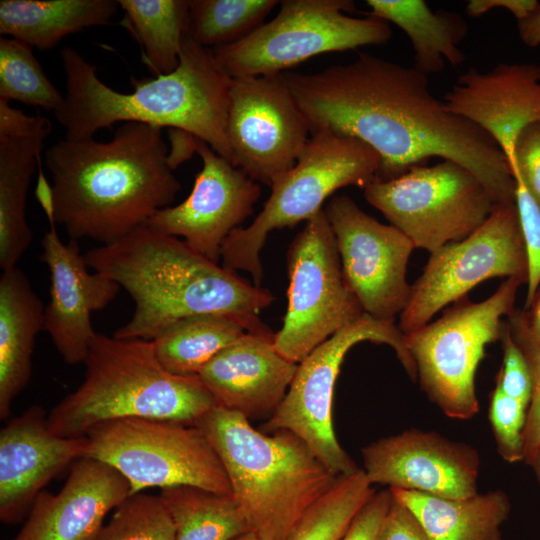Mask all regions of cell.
<instances>
[{
  "label": "cell",
  "instance_id": "33",
  "mask_svg": "<svg viewBox=\"0 0 540 540\" xmlns=\"http://www.w3.org/2000/svg\"><path fill=\"white\" fill-rule=\"evenodd\" d=\"M362 468L337 476L331 488L307 511L289 540H340L375 494Z\"/></svg>",
  "mask_w": 540,
  "mask_h": 540
},
{
  "label": "cell",
  "instance_id": "40",
  "mask_svg": "<svg viewBox=\"0 0 540 540\" xmlns=\"http://www.w3.org/2000/svg\"><path fill=\"white\" fill-rule=\"evenodd\" d=\"M510 169L515 181L525 187L540 208V120L519 132Z\"/></svg>",
  "mask_w": 540,
  "mask_h": 540
},
{
  "label": "cell",
  "instance_id": "26",
  "mask_svg": "<svg viewBox=\"0 0 540 540\" xmlns=\"http://www.w3.org/2000/svg\"><path fill=\"white\" fill-rule=\"evenodd\" d=\"M115 0H1L0 34L49 50L66 36L110 23Z\"/></svg>",
  "mask_w": 540,
  "mask_h": 540
},
{
  "label": "cell",
  "instance_id": "11",
  "mask_svg": "<svg viewBox=\"0 0 540 540\" xmlns=\"http://www.w3.org/2000/svg\"><path fill=\"white\" fill-rule=\"evenodd\" d=\"M364 341L390 346L409 377L417 380L416 366L406 347L404 333L393 321L377 320L364 313L298 363L282 403L260 428L266 433L286 430L295 434L335 476L358 469L337 440L332 406L334 387L344 358L354 345Z\"/></svg>",
  "mask_w": 540,
  "mask_h": 540
},
{
  "label": "cell",
  "instance_id": "36",
  "mask_svg": "<svg viewBox=\"0 0 540 540\" xmlns=\"http://www.w3.org/2000/svg\"><path fill=\"white\" fill-rule=\"evenodd\" d=\"M506 321L532 376V398L524 430V462L531 465L540 451V346L529 329L524 309L514 308Z\"/></svg>",
  "mask_w": 540,
  "mask_h": 540
},
{
  "label": "cell",
  "instance_id": "24",
  "mask_svg": "<svg viewBox=\"0 0 540 540\" xmlns=\"http://www.w3.org/2000/svg\"><path fill=\"white\" fill-rule=\"evenodd\" d=\"M45 307L18 267L0 277V418L31 377L35 338L44 326Z\"/></svg>",
  "mask_w": 540,
  "mask_h": 540
},
{
  "label": "cell",
  "instance_id": "16",
  "mask_svg": "<svg viewBox=\"0 0 540 540\" xmlns=\"http://www.w3.org/2000/svg\"><path fill=\"white\" fill-rule=\"evenodd\" d=\"M335 235L344 277L364 313L395 321L410 298L406 280L413 242L399 229L380 223L347 195L324 209Z\"/></svg>",
  "mask_w": 540,
  "mask_h": 540
},
{
  "label": "cell",
  "instance_id": "45",
  "mask_svg": "<svg viewBox=\"0 0 540 540\" xmlns=\"http://www.w3.org/2000/svg\"><path fill=\"white\" fill-rule=\"evenodd\" d=\"M529 329L540 346V287L528 310H525Z\"/></svg>",
  "mask_w": 540,
  "mask_h": 540
},
{
  "label": "cell",
  "instance_id": "10",
  "mask_svg": "<svg viewBox=\"0 0 540 540\" xmlns=\"http://www.w3.org/2000/svg\"><path fill=\"white\" fill-rule=\"evenodd\" d=\"M85 437L83 457L117 469L128 480L131 495L177 485L231 495L224 466L196 425L124 418L100 423Z\"/></svg>",
  "mask_w": 540,
  "mask_h": 540
},
{
  "label": "cell",
  "instance_id": "18",
  "mask_svg": "<svg viewBox=\"0 0 540 540\" xmlns=\"http://www.w3.org/2000/svg\"><path fill=\"white\" fill-rule=\"evenodd\" d=\"M361 453L372 485L454 499L478 493V451L439 433L405 430L370 443Z\"/></svg>",
  "mask_w": 540,
  "mask_h": 540
},
{
  "label": "cell",
  "instance_id": "22",
  "mask_svg": "<svg viewBox=\"0 0 540 540\" xmlns=\"http://www.w3.org/2000/svg\"><path fill=\"white\" fill-rule=\"evenodd\" d=\"M443 101L452 112L485 131L510 167L519 132L540 120V65L500 63L487 72L470 68Z\"/></svg>",
  "mask_w": 540,
  "mask_h": 540
},
{
  "label": "cell",
  "instance_id": "1",
  "mask_svg": "<svg viewBox=\"0 0 540 540\" xmlns=\"http://www.w3.org/2000/svg\"><path fill=\"white\" fill-rule=\"evenodd\" d=\"M283 75L311 133L354 137L376 152V179H395L441 157L466 167L496 205L515 203L516 181L498 144L436 98L414 66L358 53L348 64Z\"/></svg>",
  "mask_w": 540,
  "mask_h": 540
},
{
  "label": "cell",
  "instance_id": "42",
  "mask_svg": "<svg viewBox=\"0 0 540 540\" xmlns=\"http://www.w3.org/2000/svg\"><path fill=\"white\" fill-rule=\"evenodd\" d=\"M393 496V494H392ZM377 540H432L417 517L393 496Z\"/></svg>",
  "mask_w": 540,
  "mask_h": 540
},
{
  "label": "cell",
  "instance_id": "21",
  "mask_svg": "<svg viewBox=\"0 0 540 540\" xmlns=\"http://www.w3.org/2000/svg\"><path fill=\"white\" fill-rule=\"evenodd\" d=\"M130 495L131 486L117 469L81 457L58 493H39L13 540H97L106 515Z\"/></svg>",
  "mask_w": 540,
  "mask_h": 540
},
{
  "label": "cell",
  "instance_id": "20",
  "mask_svg": "<svg viewBox=\"0 0 540 540\" xmlns=\"http://www.w3.org/2000/svg\"><path fill=\"white\" fill-rule=\"evenodd\" d=\"M86 437L52 433L48 414L33 405L0 431V519L21 520L43 488L63 469L83 457Z\"/></svg>",
  "mask_w": 540,
  "mask_h": 540
},
{
  "label": "cell",
  "instance_id": "34",
  "mask_svg": "<svg viewBox=\"0 0 540 540\" xmlns=\"http://www.w3.org/2000/svg\"><path fill=\"white\" fill-rule=\"evenodd\" d=\"M0 100L21 102L58 111L63 95L49 80L29 45L11 37H0Z\"/></svg>",
  "mask_w": 540,
  "mask_h": 540
},
{
  "label": "cell",
  "instance_id": "35",
  "mask_svg": "<svg viewBox=\"0 0 540 540\" xmlns=\"http://www.w3.org/2000/svg\"><path fill=\"white\" fill-rule=\"evenodd\" d=\"M97 540H175V529L160 497L139 492L115 509Z\"/></svg>",
  "mask_w": 540,
  "mask_h": 540
},
{
  "label": "cell",
  "instance_id": "8",
  "mask_svg": "<svg viewBox=\"0 0 540 540\" xmlns=\"http://www.w3.org/2000/svg\"><path fill=\"white\" fill-rule=\"evenodd\" d=\"M523 284L506 278L489 298L471 302L466 296L440 318L404 334L422 390L447 417L466 420L479 411L477 368L486 346L500 341L503 317L514 310Z\"/></svg>",
  "mask_w": 540,
  "mask_h": 540
},
{
  "label": "cell",
  "instance_id": "41",
  "mask_svg": "<svg viewBox=\"0 0 540 540\" xmlns=\"http://www.w3.org/2000/svg\"><path fill=\"white\" fill-rule=\"evenodd\" d=\"M392 499L393 496L389 488L375 492L356 515L340 540H377L381 524Z\"/></svg>",
  "mask_w": 540,
  "mask_h": 540
},
{
  "label": "cell",
  "instance_id": "4",
  "mask_svg": "<svg viewBox=\"0 0 540 540\" xmlns=\"http://www.w3.org/2000/svg\"><path fill=\"white\" fill-rule=\"evenodd\" d=\"M65 103L54 113L65 138H93L103 128L125 122L170 127L207 143L233 165L227 136L232 78L213 50L183 42L180 61L171 73L147 80L132 79L133 91L112 89L97 76V68L78 51H61Z\"/></svg>",
  "mask_w": 540,
  "mask_h": 540
},
{
  "label": "cell",
  "instance_id": "43",
  "mask_svg": "<svg viewBox=\"0 0 540 540\" xmlns=\"http://www.w3.org/2000/svg\"><path fill=\"white\" fill-rule=\"evenodd\" d=\"M539 4L537 0H471L466 5V13L479 17L494 8H505L519 21L533 12Z\"/></svg>",
  "mask_w": 540,
  "mask_h": 540
},
{
  "label": "cell",
  "instance_id": "13",
  "mask_svg": "<svg viewBox=\"0 0 540 540\" xmlns=\"http://www.w3.org/2000/svg\"><path fill=\"white\" fill-rule=\"evenodd\" d=\"M288 305L276 349L300 363L364 311L346 282L334 232L324 209L306 221L287 252Z\"/></svg>",
  "mask_w": 540,
  "mask_h": 540
},
{
  "label": "cell",
  "instance_id": "32",
  "mask_svg": "<svg viewBox=\"0 0 540 540\" xmlns=\"http://www.w3.org/2000/svg\"><path fill=\"white\" fill-rule=\"evenodd\" d=\"M276 0H189V34L215 50L241 41L265 23Z\"/></svg>",
  "mask_w": 540,
  "mask_h": 540
},
{
  "label": "cell",
  "instance_id": "37",
  "mask_svg": "<svg viewBox=\"0 0 540 540\" xmlns=\"http://www.w3.org/2000/svg\"><path fill=\"white\" fill-rule=\"evenodd\" d=\"M529 406L495 387L491 394L489 420L497 450L508 463L524 461V430Z\"/></svg>",
  "mask_w": 540,
  "mask_h": 540
},
{
  "label": "cell",
  "instance_id": "28",
  "mask_svg": "<svg viewBox=\"0 0 540 540\" xmlns=\"http://www.w3.org/2000/svg\"><path fill=\"white\" fill-rule=\"evenodd\" d=\"M366 15L401 28L410 38L415 55L414 67L425 75L441 72L445 60L459 66L465 55L459 48L468 24L463 17L446 10L433 11L423 0H367Z\"/></svg>",
  "mask_w": 540,
  "mask_h": 540
},
{
  "label": "cell",
  "instance_id": "46",
  "mask_svg": "<svg viewBox=\"0 0 540 540\" xmlns=\"http://www.w3.org/2000/svg\"><path fill=\"white\" fill-rule=\"evenodd\" d=\"M530 466L533 468L536 479L540 485V451L537 453L534 461Z\"/></svg>",
  "mask_w": 540,
  "mask_h": 540
},
{
  "label": "cell",
  "instance_id": "25",
  "mask_svg": "<svg viewBox=\"0 0 540 540\" xmlns=\"http://www.w3.org/2000/svg\"><path fill=\"white\" fill-rule=\"evenodd\" d=\"M50 120L22 134H0V267H16L32 242L26 202L32 176L41 163Z\"/></svg>",
  "mask_w": 540,
  "mask_h": 540
},
{
  "label": "cell",
  "instance_id": "27",
  "mask_svg": "<svg viewBox=\"0 0 540 540\" xmlns=\"http://www.w3.org/2000/svg\"><path fill=\"white\" fill-rule=\"evenodd\" d=\"M419 520L432 540H502L511 503L501 490L467 498H444L389 488Z\"/></svg>",
  "mask_w": 540,
  "mask_h": 540
},
{
  "label": "cell",
  "instance_id": "38",
  "mask_svg": "<svg viewBox=\"0 0 540 540\" xmlns=\"http://www.w3.org/2000/svg\"><path fill=\"white\" fill-rule=\"evenodd\" d=\"M515 203L528 261L527 293L523 308L528 310L540 287V208L518 181H516Z\"/></svg>",
  "mask_w": 540,
  "mask_h": 540
},
{
  "label": "cell",
  "instance_id": "14",
  "mask_svg": "<svg viewBox=\"0 0 540 540\" xmlns=\"http://www.w3.org/2000/svg\"><path fill=\"white\" fill-rule=\"evenodd\" d=\"M495 277L518 278L527 284L528 261L516 203L496 205L471 235L431 253L411 285L399 329L406 334L428 324L445 306Z\"/></svg>",
  "mask_w": 540,
  "mask_h": 540
},
{
  "label": "cell",
  "instance_id": "44",
  "mask_svg": "<svg viewBox=\"0 0 540 540\" xmlns=\"http://www.w3.org/2000/svg\"><path fill=\"white\" fill-rule=\"evenodd\" d=\"M518 34L526 46L540 45V4L527 17L518 21Z\"/></svg>",
  "mask_w": 540,
  "mask_h": 540
},
{
  "label": "cell",
  "instance_id": "31",
  "mask_svg": "<svg viewBox=\"0 0 540 540\" xmlns=\"http://www.w3.org/2000/svg\"><path fill=\"white\" fill-rule=\"evenodd\" d=\"M175 529V540H235L251 531L232 495L199 487L162 488L159 495Z\"/></svg>",
  "mask_w": 540,
  "mask_h": 540
},
{
  "label": "cell",
  "instance_id": "30",
  "mask_svg": "<svg viewBox=\"0 0 540 540\" xmlns=\"http://www.w3.org/2000/svg\"><path fill=\"white\" fill-rule=\"evenodd\" d=\"M123 25L142 48V61L154 76L171 73L179 65L189 34L187 0H118Z\"/></svg>",
  "mask_w": 540,
  "mask_h": 540
},
{
  "label": "cell",
  "instance_id": "19",
  "mask_svg": "<svg viewBox=\"0 0 540 540\" xmlns=\"http://www.w3.org/2000/svg\"><path fill=\"white\" fill-rule=\"evenodd\" d=\"M50 229L41 240L40 259L50 274L49 301L44 326L65 363H84L96 332L91 314L104 309L118 294L120 285L111 278L90 272L79 241L63 243L56 231L55 218H48Z\"/></svg>",
  "mask_w": 540,
  "mask_h": 540
},
{
  "label": "cell",
  "instance_id": "17",
  "mask_svg": "<svg viewBox=\"0 0 540 540\" xmlns=\"http://www.w3.org/2000/svg\"><path fill=\"white\" fill-rule=\"evenodd\" d=\"M194 150L202 168L188 197L158 210L143 226L181 236L191 249L219 263L224 241L252 214L261 187L204 141L194 138Z\"/></svg>",
  "mask_w": 540,
  "mask_h": 540
},
{
  "label": "cell",
  "instance_id": "2",
  "mask_svg": "<svg viewBox=\"0 0 540 540\" xmlns=\"http://www.w3.org/2000/svg\"><path fill=\"white\" fill-rule=\"evenodd\" d=\"M44 163L52 177L54 218L70 239L111 244L170 206L181 189V163L162 128L125 122L106 142L62 139Z\"/></svg>",
  "mask_w": 540,
  "mask_h": 540
},
{
  "label": "cell",
  "instance_id": "12",
  "mask_svg": "<svg viewBox=\"0 0 540 540\" xmlns=\"http://www.w3.org/2000/svg\"><path fill=\"white\" fill-rule=\"evenodd\" d=\"M363 190L390 225L430 253L471 235L496 206L479 179L452 160L416 166L392 180L375 179Z\"/></svg>",
  "mask_w": 540,
  "mask_h": 540
},
{
  "label": "cell",
  "instance_id": "15",
  "mask_svg": "<svg viewBox=\"0 0 540 540\" xmlns=\"http://www.w3.org/2000/svg\"><path fill=\"white\" fill-rule=\"evenodd\" d=\"M227 136L233 165L259 184L295 165L311 131L283 73L232 79Z\"/></svg>",
  "mask_w": 540,
  "mask_h": 540
},
{
  "label": "cell",
  "instance_id": "7",
  "mask_svg": "<svg viewBox=\"0 0 540 540\" xmlns=\"http://www.w3.org/2000/svg\"><path fill=\"white\" fill-rule=\"evenodd\" d=\"M378 167V155L361 140L328 130L312 132L295 165L270 187L271 194L254 221L226 238L220 253L222 266L246 271L253 284L261 286L260 253L268 235L307 221L340 188L364 189L376 179Z\"/></svg>",
  "mask_w": 540,
  "mask_h": 540
},
{
  "label": "cell",
  "instance_id": "47",
  "mask_svg": "<svg viewBox=\"0 0 540 540\" xmlns=\"http://www.w3.org/2000/svg\"><path fill=\"white\" fill-rule=\"evenodd\" d=\"M235 540H260V539L254 532L249 531L241 535L240 537L236 538Z\"/></svg>",
  "mask_w": 540,
  "mask_h": 540
},
{
  "label": "cell",
  "instance_id": "6",
  "mask_svg": "<svg viewBox=\"0 0 540 540\" xmlns=\"http://www.w3.org/2000/svg\"><path fill=\"white\" fill-rule=\"evenodd\" d=\"M83 382L48 414L52 433L84 437L103 422L147 418L195 425L217 403L199 376L167 371L156 357L153 342L93 337Z\"/></svg>",
  "mask_w": 540,
  "mask_h": 540
},
{
  "label": "cell",
  "instance_id": "3",
  "mask_svg": "<svg viewBox=\"0 0 540 540\" xmlns=\"http://www.w3.org/2000/svg\"><path fill=\"white\" fill-rule=\"evenodd\" d=\"M84 258L135 302L130 320L114 332L116 338L153 340L176 320L206 313L235 317L252 333L272 332L259 318L272 304V293L177 237L140 226L116 242L90 249Z\"/></svg>",
  "mask_w": 540,
  "mask_h": 540
},
{
  "label": "cell",
  "instance_id": "29",
  "mask_svg": "<svg viewBox=\"0 0 540 540\" xmlns=\"http://www.w3.org/2000/svg\"><path fill=\"white\" fill-rule=\"evenodd\" d=\"M251 332L243 321L224 314L187 316L164 328L153 340L161 365L180 376H198L224 348Z\"/></svg>",
  "mask_w": 540,
  "mask_h": 540
},
{
  "label": "cell",
  "instance_id": "39",
  "mask_svg": "<svg viewBox=\"0 0 540 540\" xmlns=\"http://www.w3.org/2000/svg\"><path fill=\"white\" fill-rule=\"evenodd\" d=\"M500 341L503 362L495 387L529 406L533 390L531 372L522 351L511 336L506 319L502 324Z\"/></svg>",
  "mask_w": 540,
  "mask_h": 540
},
{
  "label": "cell",
  "instance_id": "5",
  "mask_svg": "<svg viewBox=\"0 0 540 540\" xmlns=\"http://www.w3.org/2000/svg\"><path fill=\"white\" fill-rule=\"evenodd\" d=\"M195 425L220 458L231 495L260 540H289L337 478L289 431L257 430L243 415L220 406Z\"/></svg>",
  "mask_w": 540,
  "mask_h": 540
},
{
  "label": "cell",
  "instance_id": "9",
  "mask_svg": "<svg viewBox=\"0 0 540 540\" xmlns=\"http://www.w3.org/2000/svg\"><path fill=\"white\" fill-rule=\"evenodd\" d=\"M277 15L234 44L213 50L232 78L282 74L309 58L382 45L392 36L388 22L349 16L351 0H283Z\"/></svg>",
  "mask_w": 540,
  "mask_h": 540
},
{
  "label": "cell",
  "instance_id": "23",
  "mask_svg": "<svg viewBox=\"0 0 540 540\" xmlns=\"http://www.w3.org/2000/svg\"><path fill=\"white\" fill-rule=\"evenodd\" d=\"M274 335L246 332L202 368L198 376L217 406L249 421L268 419L278 409L298 364L279 353Z\"/></svg>",
  "mask_w": 540,
  "mask_h": 540
}]
</instances>
